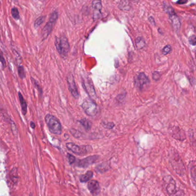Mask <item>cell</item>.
<instances>
[{
	"label": "cell",
	"instance_id": "7",
	"mask_svg": "<svg viewBox=\"0 0 196 196\" xmlns=\"http://www.w3.org/2000/svg\"><path fill=\"white\" fill-rule=\"evenodd\" d=\"M135 86L139 90H143L150 83V80L144 73H141L136 76L135 80Z\"/></svg>",
	"mask_w": 196,
	"mask_h": 196
},
{
	"label": "cell",
	"instance_id": "21",
	"mask_svg": "<svg viewBox=\"0 0 196 196\" xmlns=\"http://www.w3.org/2000/svg\"><path fill=\"white\" fill-rule=\"evenodd\" d=\"M79 122H80V123L82 124V125L83 126V127L85 128V129L89 130L91 128L90 122L88 120H87L86 118H83V119L81 120Z\"/></svg>",
	"mask_w": 196,
	"mask_h": 196
},
{
	"label": "cell",
	"instance_id": "11",
	"mask_svg": "<svg viewBox=\"0 0 196 196\" xmlns=\"http://www.w3.org/2000/svg\"><path fill=\"white\" fill-rule=\"evenodd\" d=\"M92 8L93 9V19L96 20L100 18L101 10L102 9L101 0H93L92 2Z\"/></svg>",
	"mask_w": 196,
	"mask_h": 196
},
{
	"label": "cell",
	"instance_id": "2",
	"mask_svg": "<svg viewBox=\"0 0 196 196\" xmlns=\"http://www.w3.org/2000/svg\"><path fill=\"white\" fill-rule=\"evenodd\" d=\"M45 121L49 127V131L55 135H60L62 133V126L59 120L52 114H47Z\"/></svg>",
	"mask_w": 196,
	"mask_h": 196
},
{
	"label": "cell",
	"instance_id": "10",
	"mask_svg": "<svg viewBox=\"0 0 196 196\" xmlns=\"http://www.w3.org/2000/svg\"><path fill=\"white\" fill-rule=\"evenodd\" d=\"M98 158L99 157L98 155L89 156L85 159L79 160L77 163V166L82 168H86L94 163L98 160Z\"/></svg>",
	"mask_w": 196,
	"mask_h": 196
},
{
	"label": "cell",
	"instance_id": "9",
	"mask_svg": "<svg viewBox=\"0 0 196 196\" xmlns=\"http://www.w3.org/2000/svg\"><path fill=\"white\" fill-rule=\"evenodd\" d=\"M82 84H83V88L88 94L90 98L95 100L97 97V96H96V91L94 88L93 83L92 82V80L90 79H87L83 81Z\"/></svg>",
	"mask_w": 196,
	"mask_h": 196
},
{
	"label": "cell",
	"instance_id": "24",
	"mask_svg": "<svg viewBox=\"0 0 196 196\" xmlns=\"http://www.w3.org/2000/svg\"><path fill=\"white\" fill-rule=\"evenodd\" d=\"M18 73L21 79H24L25 77V73L24 68L23 66H20L18 67Z\"/></svg>",
	"mask_w": 196,
	"mask_h": 196
},
{
	"label": "cell",
	"instance_id": "19",
	"mask_svg": "<svg viewBox=\"0 0 196 196\" xmlns=\"http://www.w3.org/2000/svg\"><path fill=\"white\" fill-rule=\"evenodd\" d=\"M93 176V172L92 171H88L83 175L80 176V181L81 182H86L89 181Z\"/></svg>",
	"mask_w": 196,
	"mask_h": 196
},
{
	"label": "cell",
	"instance_id": "26",
	"mask_svg": "<svg viewBox=\"0 0 196 196\" xmlns=\"http://www.w3.org/2000/svg\"><path fill=\"white\" fill-rule=\"evenodd\" d=\"M191 176L192 179L193 180V183L194 184L196 182V167H195V165L194 164L193 165V167L191 168Z\"/></svg>",
	"mask_w": 196,
	"mask_h": 196
},
{
	"label": "cell",
	"instance_id": "5",
	"mask_svg": "<svg viewBox=\"0 0 196 196\" xmlns=\"http://www.w3.org/2000/svg\"><path fill=\"white\" fill-rule=\"evenodd\" d=\"M172 152L173 154L172 155L171 157L172 166L176 170L177 174L182 176L185 171V167L183 166V162H182L181 159L179 156L178 154H177V152H176V153H174V150Z\"/></svg>",
	"mask_w": 196,
	"mask_h": 196
},
{
	"label": "cell",
	"instance_id": "17",
	"mask_svg": "<svg viewBox=\"0 0 196 196\" xmlns=\"http://www.w3.org/2000/svg\"><path fill=\"white\" fill-rule=\"evenodd\" d=\"M19 100H20V103H21L22 112L23 113V114L25 115L27 112V103H26L24 98H23L22 94L20 92L19 93Z\"/></svg>",
	"mask_w": 196,
	"mask_h": 196
},
{
	"label": "cell",
	"instance_id": "13",
	"mask_svg": "<svg viewBox=\"0 0 196 196\" xmlns=\"http://www.w3.org/2000/svg\"><path fill=\"white\" fill-rule=\"evenodd\" d=\"M88 188L90 193L94 194L97 195L100 191V187L98 181L95 180H92L89 182L88 184Z\"/></svg>",
	"mask_w": 196,
	"mask_h": 196
},
{
	"label": "cell",
	"instance_id": "3",
	"mask_svg": "<svg viewBox=\"0 0 196 196\" xmlns=\"http://www.w3.org/2000/svg\"><path fill=\"white\" fill-rule=\"evenodd\" d=\"M66 145L69 150L78 155H84L92 151V147L90 145L79 146L73 143H67Z\"/></svg>",
	"mask_w": 196,
	"mask_h": 196
},
{
	"label": "cell",
	"instance_id": "35",
	"mask_svg": "<svg viewBox=\"0 0 196 196\" xmlns=\"http://www.w3.org/2000/svg\"><path fill=\"white\" fill-rule=\"evenodd\" d=\"M31 127L32 128H34V127H35V124H34V122H32L31 123Z\"/></svg>",
	"mask_w": 196,
	"mask_h": 196
},
{
	"label": "cell",
	"instance_id": "34",
	"mask_svg": "<svg viewBox=\"0 0 196 196\" xmlns=\"http://www.w3.org/2000/svg\"><path fill=\"white\" fill-rule=\"evenodd\" d=\"M149 21L152 24L155 25V20H154V18L152 17H149Z\"/></svg>",
	"mask_w": 196,
	"mask_h": 196
},
{
	"label": "cell",
	"instance_id": "22",
	"mask_svg": "<svg viewBox=\"0 0 196 196\" xmlns=\"http://www.w3.org/2000/svg\"><path fill=\"white\" fill-rule=\"evenodd\" d=\"M45 19V17L44 16H40L39 17H38L34 21V28H38V27H39L41 24L44 22Z\"/></svg>",
	"mask_w": 196,
	"mask_h": 196
},
{
	"label": "cell",
	"instance_id": "1",
	"mask_svg": "<svg viewBox=\"0 0 196 196\" xmlns=\"http://www.w3.org/2000/svg\"><path fill=\"white\" fill-rule=\"evenodd\" d=\"M55 44L59 54L63 58L67 56L70 49V45L67 38L65 35H62L59 38H55Z\"/></svg>",
	"mask_w": 196,
	"mask_h": 196
},
{
	"label": "cell",
	"instance_id": "6",
	"mask_svg": "<svg viewBox=\"0 0 196 196\" xmlns=\"http://www.w3.org/2000/svg\"><path fill=\"white\" fill-rule=\"evenodd\" d=\"M92 100L90 98L86 99L82 104L84 112L90 116H94L98 112L97 106Z\"/></svg>",
	"mask_w": 196,
	"mask_h": 196
},
{
	"label": "cell",
	"instance_id": "14",
	"mask_svg": "<svg viewBox=\"0 0 196 196\" xmlns=\"http://www.w3.org/2000/svg\"><path fill=\"white\" fill-rule=\"evenodd\" d=\"M172 137H174L177 140L183 141L186 139V135L183 130L176 127L172 129Z\"/></svg>",
	"mask_w": 196,
	"mask_h": 196
},
{
	"label": "cell",
	"instance_id": "4",
	"mask_svg": "<svg viewBox=\"0 0 196 196\" xmlns=\"http://www.w3.org/2000/svg\"><path fill=\"white\" fill-rule=\"evenodd\" d=\"M58 18V13L56 11H54L51 13L49 17V20L47 22V24L44 26V28L42 31V36L43 40L47 38L49 34L51 33L53 30L54 25L55 24L57 19Z\"/></svg>",
	"mask_w": 196,
	"mask_h": 196
},
{
	"label": "cell",
	"instance_id": "32",
	"mask_svg": "<svg viewBox=\"0 0 196 196\" xmlns=\"http://www.w3.org/2000/svg\"><path fill=\"white\" fill-rule=\"evenodd\" d=\"M0 61L2 63L3 67H5V66H6V62H5V59H4V56H3V55H2V53L1 51H0Z\"/></svg>",
	"mask_w": 196,
	"mask_h": 196
},
{
	"label": "cell",
	"instance_id": "16",
	"mask_svg": "<svg viewBox=\"0 0 196 196\" xmlns=\"http://www.w3.org/2000/svg\"><path fill=\"white\" fill-rule=\"evenodd\" d=\"M118 8L122 10L127 11L131 9V4L129 0H120L118 5Z\"/></svg>",
	"mask_w": 196,
	"mask_h": 196
},
{
	"label": "cell",
	"instance_id": "15",
	"mask_svg": "<svg viewBox=\"0 0 196 196\" xmlns=\"http://www.w3.org/2000/svg\"><path fill=\"white\" fill-rule=\"evenodd\" d=\"M166 189L167 193L170 195H172L176 193V183H175V181H174V180H172V177H170V176H169V183H167L166 187Z\"/></svg>",
	"mask_w": 196,
	"mask_h": 196
},
{
	"label": "cell",
	"instance_id": "8",
	"mask_svg": "<svg viewBox=\"0 0 196 196\" xmlns=\"http://www.w3.org/2000/svg\"><path fill=\"white\" fill-rule=\"evenodd\" d=\"M67 81L69 85V89L71 95L75 99H77L79 97V94L76 86V84L74 81L73 75L71 74H69L67 77Z\"/></svg>",
	"mask_w": 196,
	"mask_h": 196
},
{
	"label": "cell",
	"instance_id": "25",
	"mask_svg": "<svg viewBox=\"0 0 196 196\" xmlns=\"http://www.w3.org/2000/svg\"><path fill=\"white\" fill-rule=\"evenodd\" d=\"M171 51H172L171 45H167L162 49V54H163L164 55H166L169 54Z\"/></svg>",
	"mask_w": 196,
	"mask_h": 196
},
{
	"label": "cell",
	"instance_id": "27",
	"mask_svg": "<svg viewBox=\"0 0 196 196\" xmlns=\"http://www.w3.org/2000/svg\"><path fill=\"white\" fill-rule=\"evenodd\" d=\"M161 77V75L160 73L158 71H154L152 73V79L155 81H158Z\"/></svg>",
	"mask_w": 196,
	"mask_h": 196
},
{
	"label": "cell",
	"instance_id": "33",
	"mask_svg": "<svg viewBox=\"0 0 196 196\" xmlns=\"http://www.w3.org/2000/svg\"><path fill=\"white\" fill-rule=\"evenodd\" d=\"M187 2V0H178L176 3L178 4H181V5H182V4H185Z\"/></svg>",
	"mask_w": 196,
	"mask_h": 196
},
{
	"label": "cell",
	"instance_id": "30",
	"mask_svg": "<svg viewBox=\"0 0 196 196\" xmlns=\"http://www.w3.org/2000/svg\"><path fill=\"white\" fill-rule=\"evenodd\" d=\"M67 159H68V161H69V163L70 165L73 164L74 163L75 161V158L73 155L70 154H67Z\"/></svg>",
	"mask_w": 196,
	"mask_h": 196
},
{
	"label": "cell",
	"instance_id": "31",
	"mask_svg": "<svg viewBox=\"0 0 196 196\" xmlns=\"http://www.w3.org/2000/svg\"><path fill=\"white\" fill-rule=\"evenodd\" d=\"M71 134L73 135L75 137H79L81 135V133L79 132V131H77V130H75L74 129H71Z\"/></svg>",
	"mask_w": 196,
	"mask_h": 196
},
{
	"label": "cell",
	"instance_id": "18",
	"mask_svg": "<svg viewBox=\"0 0 196 196\" xmlns=\"http://www.w3.org/2000/svg\"><path fill=\"white\" fill-rule=\"evenodd\" d=\"M135 44L136 48L138 50L142 49L145 47L146 45V42L142 37H137L135 40Z\"/></svg>",
	"mask_w": 196,
	"mask_h": 196
},
{
	"label": "cell",
	"instance_id": "12",
	"mask_svg": "<svg viewBox=\"0 0 196 196\" xmlns=\"http://www.w3.org/2000/svg\"><path fill=\"white\" fill-rule=\"evenodd\" d=\"M169 15L170 17V19L172 21V25L174 30L176 32H178L179 31V30H180V28L181 26V21H180L179 17H178V16L176 15L175 12L172 13L171 14H169Z\"/></svg>",
	"mask_w": 196,
	"mask_h": 196
},
{
	"label": "cell",
	"instance_id": "23",
	"mask_svg": "<svg viewBox=\"0 0 196 196\" xmlns=\"http://www.w3.org/2000/svg\"><path fill=\"white\" fill-rule=\"evenodd\" d=\"M11 13L12 17L15 19V20H19L20 19V15L19 12L17 8H13L11 10Z\"/></svg>",
	"mask_w": 196,
	"mask_h": 196
},
{
	"label": "cell",
	"instance_id": "28",
	"mask_svg": "<svg viewBox=\"0 0 196 196\" xmlns=\"http://www.w3.org/2000/svg\"><path fill=\"white\" fill-rule=\"evenodd\" d=\"M102 125H103V127L107 128V129H112L114 126V123H112V122L107 123H103H103H102Z\"/></svg>",
	"mask_w": 196,
	"mask_h": 196
},
{
	"label": "cell",
	"instance_id": "20",
	"mask_svg": "<svg viewBox=\"0 0 196 196\" xmlns=\"http://www.w3.org/2000/svg\"><path fill=\"white\" fill-rule=\"evenodd\" d=\"M109 168V165L108 163H103L101 164L100 165H98L96 169L98 172L103 173V172H107V170H108Z\"/></svg>",
	"mask_w": 196,
	"mask_h": 196
},
{
	"label": "cell",
	"instance_id": "36",
	"mask_svg": "<svg viewBox=\"0 0 196 196\" xmlns=\"http://www.w3.org/2000/svg\"><path fill=\"white\" fill-rule=\"evenodd\" d=\"M129 1H132V2H137L139 0H129Z\"/></svg>",
	"mask_w": 196,
	"mask_h": 196
},
{
	"label": "cell",
	"instance_id": "29",
	"mask_svg": "<svg viewBox=\"0 0 196 196\" xmlns=\"http://www.w3.org/2000/svg\"><path fill=\"white\" fill-rule=\"evenodd\" d=\"M189 43L191 44L192 45H196V36L194 34L192 35L191 36L189 39Z\"/></svg>",
	"mask_w": 196,
	"mask_h": 196
}]
</instances>
